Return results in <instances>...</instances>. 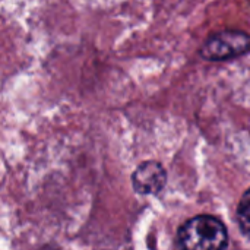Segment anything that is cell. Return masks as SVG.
Listing matches in <instances>:
<instances>
[{
	"instance_id": "cell-4",
	"label": "cell",
	"mask_w": 250,
	"mask_h": 250,
	"mask_svg": "<svg viewBox=\"0 0 250 250\" xmlns=\"http://www.w3.org/2000/svg\"><path fill=\"white\" fill-rule=\"evenodd\" d=\"M250 190H246L243 193V198L237 207V218H239V226L240 230L245 236L249 234V227H250Z\"/></svg>"
},
{
	"instance_id": "cell-2",
	"label": "cell",
	"mask_w": 250,
	"mask_h": 250,
	"mask_svg": "<svg viewBox=\"0 0 250 250\" xmlns=\"http://www.w3.org/2000/svg\"><path fill=\"white\" fill-rule=\"evenodd\" d=\"M249 50V37L243 31H223L214 34L201 48L205 60H229Z\"/></svg>"
},
{
	"instance_id": "cell-3",
	"label": "cell",
	"mask_w": 250,
	"mask_h": 250,
	"mask_svg": "<svg viewBox=\"0 0 250 250\" xmlns=\"http://www.w3.org/2000/svg\"><path fill=\"white\" fill-rule=\"evenodd\" d=\"M167 182L164 167L157 161L142 163L132 174V186L139 195H157Z\"/></svg>"
},
{
	"instance_id": "cell-1",
	"label": "cell",
	"mask_w": 250,
	"mask_h": 250,
	"mask_svg": "<svg viewBox=\"0 0 250 250\" xmlns=\"http://www.w3.org/2000/svg\"><path fill=\"white\" fill-rule=\"evenodd\" d=\"M226 226L212 215H198L186 221L177 233V250H227Z\"/></svg>"
}]
</instances>
